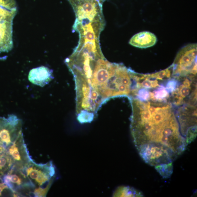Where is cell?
<instances>
[{
  "label": "cell",
  "instance_id": "obj_1",
  "mask_svg": "<svg viewBox=\"0 0 197 197\" xmlns=\"http://www.w3.org/2000/svg\"><path fill=\"white\" fill-rule=\"evenodd\" d=\"M101 50L73 53L66 60L74 77L80 122H91L110 98L127 96L133 89V71L106 59Z\"/></svg>",
  "mask_w": 197,
  "mask_h": 197
},
{
  "label": "cell",
  "instance_id": "obj_2",
  "mask_svg": "<svg viewBox=\"0 0 197 197\" xmlns=\"http://www.w3.org/2000/svg\"><path fill=\"white\" fill-rule=\"evenodd\" d=\"M131 129L136 146L149 142L160 143L174 152L186 144L176 116L169 117L150 112L138 102L131 103Z\"/></svg>",
  "mask_w": 197,
  "mask_h": 197
},
{
  "label": "cell",
  "instance_id": "obj_3",
  "mask_svg": "<svg viewBox=\"0 0 197 197\" xmlns=\"http://www.w3.org/2000/svg\"><path fill=\"white\" fill-rule=\"evenodd\" d=\"M22 169L30 182L32 196H46L55 173L52 162L37 164L32 160Z\"/></svg>",
  "mask_w": 197,
  "mask_h": 197
},
{
  "label": "cell",
  "instance_id": "obj_4",
  "mask_svg": "<svg viewBox=\"0 0 197 197\" xmlns=\"http://www.w3.org/2000/svg\"><path fill=\"white\" fill-rule=\"evenodd\" d=\"M197 45L191 44L182 48L172 65L173 76H197Z\"/></svg>",
  "mask_w": 197,
  "mask_h": 197
},
{
  "label": "cell",
  "instance_id": "obj_5",
  "mask_svg": "<svg viewBox=\"0 0 197 197\" xmlns=\"http://www.w3.org/2000/svg\"><path fill=\"white\" fill-rule=\"evenodd\" d=\"M137 149L141 158L151 166L172 162L177 156L171 149L156 142L142 144Z\"/></svg>",
  "mask_w": 197,
  "mask_h": 197
},
{
  "label": "cell",
  "instance_id": "obj_6",
  "mask_svg": "<svg viewBox=\"0 0 197 197\" xmlns=\"http://www.w3.org/2000/svg\"><path fill=\"white\" fill-rule=\"evenodd\" d=\"M22 121L14 114L0 117V141L7 149L22 133Z\"/></svg>",
  "mask_w": 197,
  "mask_h": 197
},
{
  "label": "cell",
  "instance_id": "obj_7",
  "mask_svg": "<svg viewBox=\"0 0 197 197\" xmlns=\"http://www.w3.org/2000/svg\"><path fill=\"white\" fill-rule=\"evenodd\" d=\"M75 12L76 20L93 21L103 17L102 3L95 0H68Z\"/></svg>",
  "mask_w": 197,
  "mask_h": 197
},
{
  "label": "cell",
  "instance_id": "obj_8",
  "mask_svg": "<svg viewBox=\"0 0 197 197\" xmlns=\"http://www.w3.org/2000/svg\"><path fill=\"white\" fill-rule=\"evenodd\" d=\"M7 152L12 159L13 167L22 169L32 161L25 143L23 133L7 149Z\"/></svg>",
  "mask_w": 197,
  "mask_h": 197
},
{
  "label": "cell",
  "instance_id": "obj_9",
  "mask_svg": "<svg viewBox=\"0 0 197 197\" xmlns=\"http://www.w3.org/2000/svg\"><path fill=\"white\" fill-rule=\"evenodd\" d=\"M13 22H0V54L8 53L13 47Z\"/></svg>",
  "mask_w": 197,
  "mask_h": 197
},
{
  "label": "cell",
  "instance_id": "obj_10",
  "mask_svg": "<svg viewBox=\"0 0 197 197\" xmlns=\"http://www.w3.org/2000/svg\"><path fill=\"white\" fill-rule=\"evenodd\" d=\"M28 77L31 83L41 87L48 84L54 78L53 71L43 66L31 70Z\"/></svg>",
  "mask_w": 197,
  "mask_h": 197
},
{
  "label": "cell",
  "instance_id": "obj_11",
  "mask_svg": "<svg viewBox=\"0 0 197 197\" xmlns=\"http://www.w3.org/2000/svg\"><path fill=\"white\" fill-rule=\"evenodd\" d=\"M158 41L157 37L149 31H142L135 34L130 40V45L140 48H147L153 46Z\"/></svg>",
  "mask_w": 197,
  "mask_h": 197
},
{
  "label": "cell",
  "instance_id": "obj_12",
  "mask_svg": "<svg viewBox=\"0 0 197 197\" xmlns=\"http://www.w3.org/2000/svg\"><path fill=\"white\" fill-rule=\"evenodd\" d=\"M13 166L12 159L7 152L0 155V177L6 175Z\"/></svg>",
  "mask_w": 197,
  "mask_h": 197
},
{
  "label": "cell",
  "instance_id": "obj_13",
  "mask_svg": "<svg viewBox=\"0 0 197 197\" xmlns=\"http://www.w3.org/2000/svg\"><path fill=\"white\" fill-rule=\"evenodd\" d=\"M17 12V9H11L0 5V22L5 21L13 22Z\"/></svg>",
  "mask_w": 197,
  "mask_h": 197
},
{
  "label": "cell",
  "instance_id": "obj_14",
  "mask_svg": "<svg viewBox=\"0 0 197 197\" xmlns=\"http://www.w3.org/2000/svg\"><path fill=\"white\" fill-rule=\"evenodd\" d=\"M155 169L164 179L171 177L173 171L172 162L163 163L155 166Z\"/></svg>",
  "mask_w": 197,
  "mask_h": 197
},
{
  "label": "cell",
  "instance_id": "obj_15",
  "mask_svg": "<svg viewBox=\"0 0 197 197\" xmlns=\"http://www.w3.org/2000/svg\"><path fill=\"white\" fill-rule=\"evenodd\" d=\"M0 5L11 9H17L15 0H0Z\"/></svg>",
  "mask_w": 197,
  "mask_h": 197
},
{
  "label": "cell",
  "instance_id": "obj_16",
  "mask_svg": "<svg viewBox=\"0 0 197 197\" xmlns=\"http://www.w3.org/2000/svg\"><path fill=\"white\" fill-rule=\"evenodd\" d=\"M9 189L7 186L3 182L0 183V196H1L2 192L5 189Z\"/></svg>",
  "mask_w": 197,
  "mask_h": 197
}]
</instances>
